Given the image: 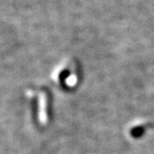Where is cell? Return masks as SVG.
Returning <instances> with one entry per match:
<instances>
[{"instance_id":"obj_1","label":"cell","mask_w":154,"mask_h":154,"mask_svg":"<svg viewBox=\"0 0 154 154\" xmlns=\"http://www.w3.org/2000/svg\"><path fill=\"white\" fill-rule=\"evenodd\" d=\"M31 107H32V115H33V120L36 123L39 122V102L37 97H33L31 100Z\"/></svg>"},{"instance_id":"obj_2","label":"cell","mask_w":154,"mask_h":154,"mask_svg":"<svg viewBox=\"0 0 154 154\" xmlns=\"http://www.w3.org/2000/svg\"><path fill=\"white\" fill-rule=\"evenodd\" d=\"M144 133H145V127L141 125L133 127V128L130 129V135L133 138H140V137L144 135Z\"/></svg>"},{"instance_id":"obj_3","label":"cell","mask_w":154,"mask_h":154,"mask_svg":"<svg viewBox=\"0 0 154 154\" xmlns=\"http://www.w3.org/2000/svg\"><path fill=\"white\" fill-rule=\"evenodd\" d=\"M69 76H70V71H69L68 69H65L63 71H61L60 72V75H59V80H60L61 84L64 83Z\"/></svg>"}]
</instances>
